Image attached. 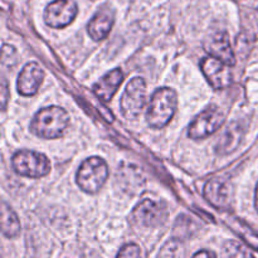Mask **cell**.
<instances>
[{
	"label": "cell",
	"instance_id": "cell-1",
	"mask_svg": "<svg viewBox=\"0 0 258 258\" xmlns=\"http://www.w3.org/2000/svg\"><path fill=\"white\" fill-rule=\"evenodd\" d=\"M70 125V115L59 106H49L38 111L30 122V131L43 139H57Z\"/></svg>",
	"mask_w": 258,
	"mask_h": 258
},
{
	"label": "cell",
	"instance_id": "cell-2",
	"mask_svg": "<svg viewBox=\"0 0 258 258\" xmlns=\"http://www.w3.org/2000/svg\"><path fill=\"white\" fill-rule=\"evenodd\" d=\"M178 97L175 91L168 87L158 88L151 96L146 120L154 128H163L170 122L176 111Z\"/></svg>",
	"mask_w": 258,
	"mask_h": 258
},
{
	"label": "cell",
	"instance_id": "cell-3",
	"mask_svg": "<svg viewBox=\"0 0 258 258\" xmlns=\"http://www.w3.org/2000/svg\"><path fill=\"white\" fill-rule=\"evenodd\" d=\"M108 178V166L102 158L92 156L81 164L76 175V183L85 193L96 194L105 185Z\"/></svg>",
	"mask_w": 258,
	"mask_h": 258
},
{
	"label": "cell",
	"instance_id": "cell-4",
	"mask_svg": "<svg viewBox=\"0 0 258 258\" xmlns=\"http://www.w3.org/2000/svg\"><path fill=\"white\" fill-rule=\"evenodd\" d=\"M15 173L27 178L38 179L50 173V161L44 154L32 150H20L12 159Z\"/></svg>",
	"mask_w": 258,
	"mask_h": 258
},
{
	"label": "cell",
	"instance_id": "cell-5",
	"mask_svg": "<svg viewBox=\"0 0 258 258\" xmlns=\"http://www.w3.org/2000/svg\"><path fill=\"white\" fill-rule=\"evenodd\" d=\"M148 88L144 78L135 77L127 83L121 97V112L127 120H134L144 111Z\"/></svg>",
	"mask_w": 258,
	"mask_h": 258
},
{
	"label": "cell",
	"instance_id": "cell-6",
	"mask_svg": "<svg viewBox=\"0 0 258 258\" xmlns=\"http://www.w3.org/2000/svg\"><path fill=\"white\" fill-rule=\"evenodd\" d=\"M224 112L217 105L207 107L202 113L197 116L196 120L190 123L188 130L189 138L206 139L216 133L224 122Z\"/></svg>",
	"mask_w": 258,
	"mask_h": 258
},
{
	"label": "cell",
	"instance_id": "cell-7",
	"mask_svg": "<svg viewBox=\"0 0 258 258\" xmlns=\"http://www.w3.org/2000/svg\"><path fill=\"white\" fill-rule=\"evenodd\" d=\"M131 218L136 226L144 227V228H153V227L160 226L165 222L166 208L161 202L144 199L134 209Z\"/></svg>",
	"mask_w": 258,
	"mask_h": 258
},
{
	"label": "cell",
	"instance_id": "cell-8",
	"mask_svg": "<svg viewBox=\"0 0 258 258\" xmlns=\"http://www.w3.org/2000/svg\"><path fill=\"white\" fill-rule=\"evenodd\" d=\"M78 13L73 0H54L44 10V22L50 28H64L75 20Z\"/></svg>",
	"mask_w": 258,
	"mask_h": 258
},
{
	"label": "cell",
	"instance_id": "cell-9",
	"mask_svg": "<svg viewBox=\"0 0 258 258\" xmlns=\"http://www.w3.org/2000/svg\"><path fill=\"white\" fill-rule=\"evenodd\" d=\"M202 71L209 85L216 90L228 87L232 83L231 66L213 55L204 58L202 62Z\"/></svg>",
	"mask_w": 258,
	"mask_h": 258
},
{
	"label": "cell",
	"instance_id": "cell-10",
	"mask_svg": "<svg viewBox=\"0 0 258 258\" xmlns=\"http://www.w3.org/2000/svg\"><path fill=\"white\" fill-rule=\"evenodd\" d=\"M44 80V71L38 63L30 62L23 67L17 81L18 92L22 96H34Z\"/></svg>",
	"mask_w": 258,
	"mask_h": 258
},
{
	"label": "cell",
	"instance_id": "cell-11",
	"mask_svg": "<svg viewBox=\"0 0 258 258\" xmlns=\"http://www.w3.org/2000/svg\"><path fill=\"white\" fill-rule=\"evenodd\" d=\"M204 197L217 209L228 208L232 201V185L227 179L213 178L204 186Z\"/></svg>",
	"mask_w": 258,
	"mask_h": 258
},
{
	"label": "cell",
	"instance_id": "cell-12",
	"mask_svg": "<svg viewBox=\"0 0 258 258\" xmlns=\"http://www.w3.org/2000/svg\"><path fill=\"white\" fill-rule=\"evenodd\" d=\"M206 49L213 57L223 60L224 63L229 66H233L236 63L234 53L232 50L229 37L226 32H216L207 39Z\"/></svg>",
	"mask_w": 258,
	"mask_h": 258
},
{
	"label": "cell",
	"instance_id": "cell-13",
	"mask_svg": "<svg viewBox=\"0 0 258 258\" xmlns=\"http://www.w3.org/2000/svg\"><path fill=\"white\" fill-rule=\"evenodd\" d=\"M123 81V73L120 68L110 71L93 85V93L103 102H108Z\"/></svg>",
	"mask_w": 258,
	"mask_h": 258
},
{
	"label": "cell",
	"instance_id": "cell-14",
	"mask_svg": "<svg viewBox=\"0 0 258 258\" xmlns=\"http://www.w3.org/2000/svg\"><path fill=\"white\" fill-rule=\"evenodd\" d=\"M113 25V14L111 9L103 8L98 10L88 23V34L93 40H102L110 34Z\"/></svg>",
	"mask_w": 258,
	"mask_h": 258
},
{
	"label": "cell",
	"instance_id": "cell-15",
	"mask_svg": "<svg viewBox=\"0 0 258 258\" xmlns=\"http://www.w3.org/2000/svg\"><path fill=\"white\" fill-rule=\"evenodd\" d=\"M2 233L7 238H15L20 233L19 218L5 202L2 204Z\"/></svg>",
	"mask_w": 258,
	"mask_h": 258
},
{
	"label": "cell",
	"instance_id": "cell-16",
	"mask_svg": "<svg viewBox=\"0 0 258 258\" xmlns=\"http://www.w3.org/2000/svg\"><path fill=\"white\" fill-rule=\"evenodd\" d=\"M181 242L179 239H171V241L166 242L164 244V247L161 248L159 256L161 257H175V256H181L183 251H181Z\"/></svg>",
	"mask_w": 258,
	"mask_h": 258
},
{
	"label": "cell",
	"instance_id": "cell-17",
	"mask_svg": "<svg viewBox=\"0 0 258 258\" xmlns=\"http://www.w3.org/2000/svg\"><path fill=\"white\" fill-rule=\"evenodd\" d=\"M224 249H226L227 256H253V253L251 251H248L246 247H243L241 243L234 241L228 242L226 244V247H224Z\"/></svg>",
	"mask_w": 258,
	"mask_h": 258
},
{
	"label": "cell",
	"instance_id": "cell-18",
	"mask_svg": "<svg viewBox=\"0 0 258 258\" xmlns=\"http://www.w3.org/2000/svg\"><path fill=\"white\" fill-rule=\"evenodd\" d=\"M141 254L140 247L135 243L125 244L122 248L118 251L117 257H139Z\"/></svg>",
	"mask_w": 258,
	"mask_h": 258
},
{
	"label": "cell",
	"instance_id": "cell-19",
	"mask_svg": "<svg viewBox=\"0 0 258 258\" xmlns=\"http://www.w3.org/2000/svg\"><path fill=\"white\" fill-rule=\"evenodd\" d=\"M3 95H2V106L3 108L7 107V100H8V87H7V81L3 78Z\"/></svg>",
	"mask_w": 258,
	"mask_h": 258
},
{
	"label": "cell",
	"instance_id": "cell-20",
	"mask_svg": "<svg viewBox=\"0 0 258 258\" xmlns=\"http://www.w3.org/2000/svg\"><path fill=\"white\" fill-rule=\"evenodd\" d=\"M211 256L216 257L217 254L214 253V252H211V251H199L194 254V257H211Z\"/></svg>",
	"mask_w": 258,
	"mask_h": 258
},
{
	"label": "cell",
	"instance_id": "cell-21",
	"mask_svg": "<svg viewBox=\"0 0 258 258\" xmlns=\"http://www.w3.org/2000/svg\"><path fill=\"white\" fill-rule=\"evenodd\" d=\"M254 207H256V211L258 212V184L256 188V196H254Z\"/></svg>",
	"mask_w": 258,
	"mask_h": 258
}]
</instances>
